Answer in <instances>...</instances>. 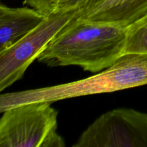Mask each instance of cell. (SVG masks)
I'll use <instances>...</instances> for the list:
<instances>
[{"instance_id": "7", "label": "cell", "mask_w": 147, "mask_h": 147, "mask_svg": "<svg viewBox=\"0 0 147 147\" xmlns=\"http://www.w3.org/2000/svg\"><path fill=\"white\" fill-rule=\"evenodd\" d=\"M45 17L29 7L13 8L0 4V52L30 32Z\"/></svg>"}, {"instance_id": "2", "label": "cell", "mask_w": 147, "mask_h": 147, "mask_svg": "<svg viewBox=\"0 0 147 147\" xmlns=\"http://www.w3.org/2000/svg\"><path fill=\"white\" fill-rule=\"evenodd\" d=\"M147 85V54H125L109 68L71 83L0 94V113L19 105L59 101Z\"/></svg>"}, {"instance_id": "5", "label": "cell", "mask_w": 147, "mask_h": 147, "mask_svg": "<svg viewBox=\"0 0 147 147\" xmlns=\"http://www.w3.org/2000/svg\"><path fill=\"white\" fill-rule=\"evenodd\" d=\"M77 10L47 16L30 32L0 52V93L21 79L53 37L76 16Z\"/></svg>"}, {"instance_id": "4", "label": "cell", "mask_w": 147, "mask_h": 147, "mask_svg": "<svg viewBox=\"0 0 147 147\" xmlns=\"http://www.w3.org/2000/svg\"><path fill=\"white\" fill-rule=\"evenodd\" d=\"M73 147H147V113L109 111L89 125Z\"/></svg>"}, {"instance_id": "11", "label": "cell", "mask_w": 147, "mask_h": 147, "mask_svg": "<svg viewBox=\"0 0 147 147\" xmlns=\"http://www.w3.org/2000/svg\"><path fill=\"white\" fill-rule=\"evenodd\" d=\"M103 1V0H88V1H87V3H86V5H85V7H83L82 9L77 10V11L78 12H81V11H86V10L91 8L92 7L95 6L96 4H97L98 3H99L100 1Z\"/></svg>"}, {"instance_id": "1", "label": "cell", "mask_w": 147, "mask_h": 147, "mask_svg": "<svg viewBox=\"0 0 147 147\" xmlns=\"http://www.w3.org/2000/svg\"><path fill=\"white\" fill-rule=\"evenodd\" d=\"M126 39V27L75 16L47 43L37 60L49 67L76 65L97 73L125 55Z\"/></svg>"}, {"instance_id": "9", "label": "cell", "mask_w": 147, "mask_h": 147, "mask_svg": "<svg viewBox=\"0 0 147 147\" xmlns=\"http://www.w3.org/2000/svg\"><path fill=\"white\" fill-rule=\"evenodd\" d=\"M58 0H24L23 4L36 10L45 17L56 11Z\"/></svg>"}, {"instance_id": "10", "label": "cell", "mask_w": 147, "mask_h": 147, "mask_svg": "<svg viewBox=\"0 0 147 147\" xmlns=\"http://www.w3.org/2000/svg\"><path fill=\"white\" fill-rule=\"evenodd\" d=\"M88 0H58L56 11L80 10Z\"/></svg>"}, {"instance_id": "3", "label": "cell", "mask_w": 147, "mask_h": 147, "mask_svg": "<svg viewBox=\"0 0 147 147\" xmlns=\"http://www.w3.org/2000/svg\"><path fill=\"white\" fill-rule=\"evenodd\" d=\"M49 102H33L4 111L0 147H65L57 132L58 112Z\"/></svg>"}, {"instance_id": "6", "label": "cell", "mask_w": 147, "mask_h": 147, "mask_svg": "<svg viewBox=\"0 0 147 147\" xmlns=\"http://www.w3.org/2000/svg\"><path fill=\"white\" fill-rule=\"evenodd\" d=\"M147 14V0H103L76 17L128 27Z\"/></svg>"}, {"instance_id": "8", "label": "cell", "mask_w": 147, "mask_h": 147, "mask_svg": "<svg viewBox=\"0 0 147 147\" xmlns=\"http://www.w3.org/2000/svg\"><path fill=\"white\" fill-rule=\"evenodd\" d=\"M147 54V14L126 27L124 54Z\"/></svg>"}]
</instances>
